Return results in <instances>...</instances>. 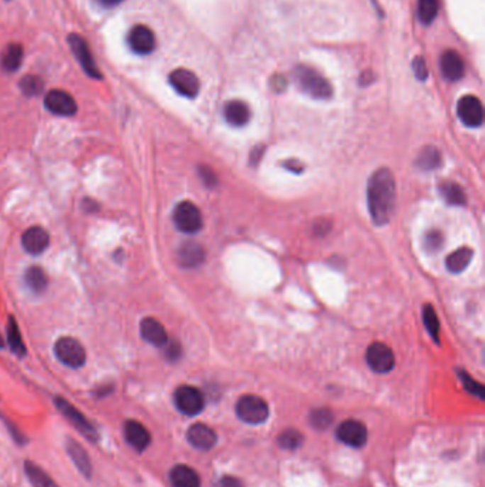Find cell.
Instances as JSON below:
<instances>
[{"label":"cell","instance_id":"6da1fadb","mask_svg":"<svg viewBox=\"0 0 485 487\" xmlns=\"http://www.w3.org/2000/svg\"><path fill=\"white\" fill-rule=\"evenodd\" d=\"M367 205L377 225L387 224L396 205V181L389 168L377 170L369 180Z\"/></svg>","mask_w":485,"mask_h":487},{"label":"cell","instance_id":"7a4b0ae2","mask_svg":"<svg viewBox=\"0 0 485 487\" xmlns=\"http://www.w3.org/2000/svg\"><path fill=\"white\" fill-rule=\"evenodd\" d=\"M294 80L296 86L308 96L319 100L330 99L333 89L330 83L315 69L308 66H296L294 70Z\"/></svg>","mask_w":485,"mask_h":487},{"label":"cell","instance_id":"3957f363","mask_svg":"<svg viewBox=\"0 0 485 487\" xmlns=\"http://www.w3.org/2000/svg\"><path fill=\"white\" fill-rule=\"evenodd\" d=\"M55 405L57 407V410L79 430V433H82L87 440H90L91 443H97L100 440V434L97 427L90 422L89 417H86V415H83L74 405H72L69 400H66L62 396L55 398Z\"/></svg>","mask_w":485,"mask_h":487},{"label":"cell","instance_id":"277c9868","mask_svg":"<svg viewBox=\"0 0 485 487\" xmlns=\"http://www.w3.org/2000/svg\"><path fill=\"white\" fill-rule=\"evenodd\" d=\"M238 417L248 425H261L269 417L268 403L257 395H245L236 402Z\"/></svg>","mask_w":485,"mask_h":487},{"label":"cell","instance_id":"5b68a950","mask_svg":"<svg viewBox=\"0 0 485 487\" xmlns=\"http://www.w3.org/2000/svg\"><path fill=\"white\" fill-rule=\"evenodd\" d=\"M56 358L72 369H79L86 363L84 346L72 336L60 338L55 345Z\"/></svg>","mask_w":485,"mask_h":487},{"label":"cell","instance_id":"8992f818","mask_svg":"<svg viewBox=\"0 0 485 487\" xmlns=\"http://www.w3.org/2000/svg\"><path fill=\"white\" fill-rule=\"evenodd\" d=\"M172 219L175 226L185 234H195L204 225L199 208L191 201L179 202L174 209Z\"/></svg>","mask_w":485,"mask_h":487},{"label":"cell","instance_id":"52a82bcc","mask_svg":"<svg viewBox=\"0 0 485 487\" xmlns=\"http://www.w3.org/2000/svg\"><path fill=\"white\" fill-rule=\"evenodd\" d=\"M174 403L181 413L186 416H196L202 412L205 399L202 392L195 386L182 385L174 393Z\"/></svg>","mask_w":485,"mask_h":487},{"label":"cell","instance_id":"ba28073f","mask_svg":"<svg viewBox=\"0 0 485 487\" xmlns=\"http://www.w3.org/2000/svg\"><path fill=\"white\" fill-rule=\"evenodd\" d=\"M366 361L370 369L377 373H387L396 365L393 351L381 342H374L367 348Z\"/></svg>","mask_w":485,"mask_h":487},{"label":"cell","instance_id":"9c48e42d","mask_svg":"<svg viewBox=\"0 0 485 487\" xmlns=\"http://www.w3.org/2000/svg\"><path fill=\"white\" fill-rule=\"evenodd\" d=\"M69 45H70V49L73 50L76 59L79 60L80 66L83 67V70L93 79H101V73L94 62V58L89 49V45L87 42L79 36V35H70L69 36Z\"/></svg>","mask_w":485,"mask_h":487},{"label":"cell","instance_id":"30bf717a","mask_svg":"<svg viewBox=\"0 0 485 487\" xmlns=\"http://www.w3.org/2000/svg\"><path fill=\"white\" fill-rule=\"evenodd\" d=\"M457 113L459 120L467 126V127H479L484 121V109L475 96H464L458 100L457 104Z\"/></svg>","mask_w":485,"mask_h":487},{"label":"cell","instance_id":"8fae6325","mask_svg":"<svg viewBox=\"0 0 485 487\" xmlns=\"http://www.w3.org/2000/svg\"><path fill=\"white\" fill-rule=\"evenodd\" d=\"M336 436L350 447H363L367 442V429L362 422L347 419L339 425Z\"/></svg>","mask_w":485,"mask_h":487},{"label":"cell","instance_id":"7c38bea8","mask_svg":"<svg viewBox=\"0 0 485 487\" xmlns=\"http://www.w3.org/2000/svg\"><path fill=\"white\" fill-rule=\"evenodd\" d=\"M171 86L184 97L194 99L199 93V80L195 73L186 69H177L169 75Z\"/></svg>","mask_w":485,"mask_h":487},{"label":"cell","instance_id":"4fadbf2b","mask_svg":"<svg viewBox=\"0 0 485 487\" xmlns=\"http://www.w3.org/2000/svg\"><path fill=\"white\" fill-rule=\"evenodd\" d=\"M45 106L49 111L57 116H73L77 111V103L69 93L63 90H50L46 94Z\"/></svg>","mask_w":485,"mask_h":487},{"label":"cell","instance_id":"5bb4252c","mask_svg":"<svg viewBox=\"0 0 485 487\" xmlns=\"http://www.w3.org/2000/svg\"><path fill=\"white\" fill-rule=\"evenodd\" d=\"M128 45L137 55H150L155 49V35L150 28L137 25L128 33Z\"/></svg>","mask_w":485,"mask_h":487},{"label":"cell","instance_id":"9a60e30c","mask_svg":"<svg viewBox=\"0 0 485 487\" xmlns=\"http://www.w3.org/2000/svg\"><path fill=\"white\" fill-rule=\"evenodd\" d=\"M124 437L127 443L137 452H144L151 444V433L148 429L138 420L130 419L124 422Z\"/></svg>","mask_w":485,"mask_h":487},{"label":"cell","instance_id":"2e32d148","mask_svg":"<svg viewBox=\"0 0 485 487\" xmlns=\"http://www.w3.org/2000/svg\"><path fill=\"white\" fill-rule=\"evenodd\" d=\"M50 244L49 232L42 226H32L23 232L22 246L26 253L32 256H40L45 253Z\"/></svg>","mask_w":485,"mask_h":487},{"label":"cell","instance_id":"e0dca14e","mask_svg":"<svg viewBox=\"0 0 485 487\" xmlns=\"http://www.w3.org/2000/svg\"><path fill=\"white\" fill-rule=\"evenodd\" d=\"M186 439L191 446L198 450H209L216 444L218 436L212 427L204 423H194L186 432Z\"/></svg>","mask_w":485,"mask_h":487},{"label":"cell","instance_id":"ac0fdd59","mask_svg":"<svg viewBox=\"0 0 485 487\" xmlns=\"http://www.w3.org/2000/svg\"><path fill=\"white\" fill-rule=\"evenodd\" d=\"M66 450H67L70 459L73 460V463L76 464L77 470L86 478H91V476H93V464H91V460L89 457L87 450L73 437H67L66 439Z\"/></svg>","mask_w":485,"mask_h":487},{"label":"cell","instance_id":"d6986e66","mask_svg":"<svg viewBox=\"0 0 485 487\" xmlns=\"http://www.w3.org/2000/svg\"><path fill=\"white\" fill-rule=\"evenodd\" d=\"M177 260L182 268H196L205 260V250L198 242H184L178 250Z\"/></svg>","mask_w":485,"mask_h":487},{"label":"cell","instance_id":"ffe728a7","mask_svg":"<svg viewBox=\"0 0 485 487\" xmlns=\"http://www.w3.org/2000/svg\"><path fill=\"white\" fill-rule=\"evenodd\" d=\"M440 69L448 82H458L465 72L464 62L455 50H447L440 59Z\"/></svg>","mask_w":485,"mask_h":487},{"label":"cell","instance_id":"44dd1931","mask_svg":"<svg viewBox=\"0 0 485 487\" xmlns=\"http://www.w3.org/2000/svg\"><path fill=\"white\" fill-rule=\"evenodd\" d=\"M141 336L154 346H164L168 342V335L165 328L155 318H145L140 325Z\"/></svg>","mask_w":485,"mask_h":487},{"label":"cell","instance_id":"7402d4cb","mask_svg":"<svg viewBox=\"0 0 485 487\" xmlns=\"http://www.w3.org/2000/svg\"><path fill=\"white\" fill-rule=\"evenodd\" d=\"M172 487H201L199 474L186 464H177L169 471Z\"/></svg>","mask_w":485,"mask_h":487},{"label":"cell","instance_id":"603a6c76","mask_svg":"<svg viewBox=\"0 0 485 487\" xmlns=\"http://www.w3.org/2000/svg\"><path fill=\"white\" fill-rule=\"evenodd\" d=\"M225 120L233 127H244L251 119L250 107L240 100H232L226 103L223 109Z\"/></svg>","mask_w":485,"mask_h":487},{"label":"cell","instance_id":"cb8c5ba5","mask_svg":"<svg viewBox=\"0 0 485 487\" xmlns=\"http://www.w3.org/2000/svg\"><path fill=\"white\" fill-rule=\"evenodd\" d=\"M25 473L33 487H60L39 464L35 461H25Z\"/></svg>","mask_w":485,"mask_h":487},{"label":"cell","instance_id":"d4e9b609","mask_svg":"<svg viewBox=\"0 0 485 487\" xmlns=\"http://www.w3.org/2000/svg\"><path fill=\"white\" fill-rule=\"evenodd\" d=\"M472 250L468 247H461L458 250H455L454 253H451L447 260H445V266L447 270L452 274H459L462 273L471 263L472 260Z\"/></svg>","mask_w":485,"mask_h":487},{"label":"cell","instance_id":"484cf974","mask_svg":"<svg viewBox=\"0 0 485 487\" xmlns=\"http://www.w3.org/2000/svg\"><path fill=\"white\" fill-rule=\"evenodd\" d=\"M23 62V48L18 43H12L8 46L2 56V67L4 70L12 73L16 72Z\"/></svg>","mask_w":485,"mask_h":487},{"label":"cell","instance_id":"4316f807","mask_svg":"<svg viewBox=\"0 0 485 487\" xmlns=\"http://www.w3.org/2000/svg\"><path fill=\"white\" fill-rule=\"evenodd\" d=\"M25 281L26 285L35 292V294H42L48 288V275L40 267H30L26 274H25Z\"/></svg>","mask_w":485,"mask_h":487},{"label":"cell","instance_id":"83f0119b","mask_svg":"<svg viewBox=\"0 0 485 487\" xmlns=\"http://www.w3.org/2000/svg\"><path fill=\"white\" fill-rule=\"evenodd\" d=\"M440 191H441V195L444 197V199L448 204H452V205H462V204H465V194H464L462 188L457 182H454V181H444L440 185Z\"/></svg>","mask_w":485,"mask_h":487},{"label":"cell","instance_id":"f1b7e54d","mask_svg":"<svg viewBox=\"0 0 485 487\" xmlns=\"http://www.w3.org/2000/svg\"><path fill=\"white\" fill-rule=\"evenodd\" d=\"M8 341H9L11 349L18 356H23L26 354V346H25V342L22 339L19 325L13 317L9 318V324H8Z\"/></svg>","mask_w":485,"mask_h":487},{"label":"cell","instance_id":"f546056e","mask_svg":"<svg viewBox=\"0 0 485 487\" xmlns=\"http://www.w3.org/2000/svg\"><path fill=\"white\" fill-rule=\"evenodd\" d=\"M335 420V416H333V412L328 407H319V409H313L311 412V416H309V423L313 429H318V430H325L328 429Z\"/></svg>","mask_w":485,"mask_h":487},{"label":"cell","instance_id":"4dcf8cb0","mask_svg":"<svg viewBox=\"0 0 485 487\" xmlns=\"http://www.w3.org/2000/svg\"><path fill=\"white\" fill-rule=\"evenodd\" d=\"M438 13V0H418L417 15L423 25H430Z\"/></svg>","mask_w":485,"mask_h":487},{"label":"cell","instance_id":"1f68e13d","mask_svg":"<svg viewBox=\"0 0 485 487\" xmlns=\"http://www.w3.org/2000/svg\"><path fill=\"white\" fill-rule=\"evenodd\" d=\"M417 165L423 170H434L441 165V154L434 147H425L417 160Z\"/></svg>","mask_w":485,"mask_h":487},{"label":"cell","instance_id":"d6a6232c","mask_svg":"<svg viewBox=\"0 0 485 487\" xmlns=\"http://www.w3.org/2000/svg\"><path fill=\"white\" fill-rule=\"evenodd\" d=\"M19 86H21L22 93H23L25 96H28V97L39 96V94L43 92V89H45L43 80H42L39 76H33V75L25 76V77L21 80Z\"/></svg>","mask_w":485,"mask_h":487},{"label":"cell","instance_id":"836d02e7","mask_svg":"<svg viewBox=\"0 0 485 487\" xmlns=\"http://www.w3.org/2000/svg\"><path fill=\"white\" fill-rule=\"evenodd\" d=\"M423 322L428 334L435 342H440L438 332H440V321L437 318V314L431 305H425L423 310Z\"/></svg>","mask_w":485,"mask_h":487},{"label":"cell","instance_id":"e575fe53","mask_svg":"<svg viewBox=\"0 0 485 487\" xmlns=\"http://www.w3.org/2000/svg\"><path fill=\"white\" fill-rule=\"evenodd\" d=\"M278 443L281 447L288 449V450H295L298 449L302 443H303V436L299 430L296 429H286L284 430L279 437H278Z\"/></svg>","mask_w":485,"mask_h":487},{"label":"cell","instance_id":"d590c367","mask_svg":"<svg viewBox=\"0 0 485 487\" xmlns=\"http://www.w3.org/2000/svg\"><path fill=\"white\" fill-rule=\"evenodd\" d=\"M459 379H461L462 385L465 386V389H467L469 393L475 395V396L479 398V399L484 398V388H482V385L478 383L476 381H474L468 373H465L464 371H461V372H459Z\"/></svg>","mask_w":485,"mask_h":487},{"label":"cell","instance_id":"8d00e7d4","mask_svg":"<svg viewBox=\"0 0 485 487\" xmlns=\"http://www.w3.org/2000/svg\"><path fill=\"white\" fill-rule=\"evenodd\" d=\"M424 242H425V247H427V250H428L430 253H437L438 250H441L444 239H442L441 232H438V231H431V232H428V234L425 235V241H424Z\"/></svg>","mask_w":485,"mask_h":487},{"label":"cell","instance_id":"74e56055","mask_svg":"<svg viewBox=\"0 0 485 487\" xmlns=\"http://www.w3.org/2000/svg\"><path fill=\"white\" fill-rule=\"evenodd\" d=\"M165 356L169 361H178L181 358V345L177 341H168L165 345Z\"/></svg>","mask_w":485,"mask_h":487},{"label":"cell","instance_id":"f35d334b","mask_svg":"<svg viewBox=\"0 0 485 487\" xmlns=\"http://www.w3.org/2000/svg\"><path fill=\"white\" fill-rule=\"evenodd\" d=\"M413 70L418 80H425L428 77V69L423 58H416L413 62Z\"/></svg>","mask_w":485,"mask_h":487},{"label":"cell","instance_id":"ab89813d","mask_svg":"<svg viewBox=\"0 0 485 487\" xmlns=\"http://www.w3.org/2000/svg\"><path fill=\"white\" fill-rule=\"evenodd\" d=\"M198 171H199L201 180H202L208 187H215V184H216V175H215V173H213L209 167L201 165V167L198 168Z\"/></svg>","mask_w":485,"mask_h":487},{"label":"cell","instance_id":"60d3db41","mask_svg":"<svg viewBox=\"0 0 485 487\" xmlns=\"http://www.w3.org/2000/svg\"><path fill=\"white\" fill-rule=\"evenodd\" d=\"M215 487H244L242 481L233 476H225L221 477V480L216 483Z\"/></svg>","mask_w":485,"mask_h":487},{"label":"cell","instance_id":"b9f144b4","mask_svg":"<svg viewBox=\"0 0 485 487\" xmlns=\"http://www.w3.org/2000/svg\"><path fill=\"white\" fill-rule=\"evenodd\" d=\"M274 87H275L278 92H282V90L286 87V80H285V77H275V80H274Z\"/></svg>","mask_w":485,"mask_h":487},{"label":"cell","instance_id":"7bdbcfd3","mask_svg":"<svg viewBox=\"0 0 485 487\" xmlns=\"http://www.w3.org/2000/svg\"><path fill=\"white\" fill-rule=\"evenodd\" d=\"M99 2H100L103 6H106V8H114V6L120 5V4H123L124 0H99Z\"/></svg>","mask_w":485,"mask_h":487},{"label":"cell","instance_id":"ee69618b","mask_svg":"<svg viewBox=\"0 0 485 487\" xmlns=\"http://www.w3.org/2000/svg\"><path fill=\"white\" fill-rule=\"evenodd\" d=\"M83 208L86 209V211H97V204L93 201V199H86L84 202H83Z\"/></svg>","mask_w":485,"mask_h":487},{"label":"cell","instance_id":"f6af8a7d","mask_svg":"<svg viewBox=\"0 0 485 487\" xmlns=\"http://www.w3.org/2000/svg\"><path fill=\"white\" fill-rule=\"evenodd\" d=\"M0 348H4V339H2V335H0Z\"/></svg>","mask_w":485,"mask_h":487}]
</instances>
